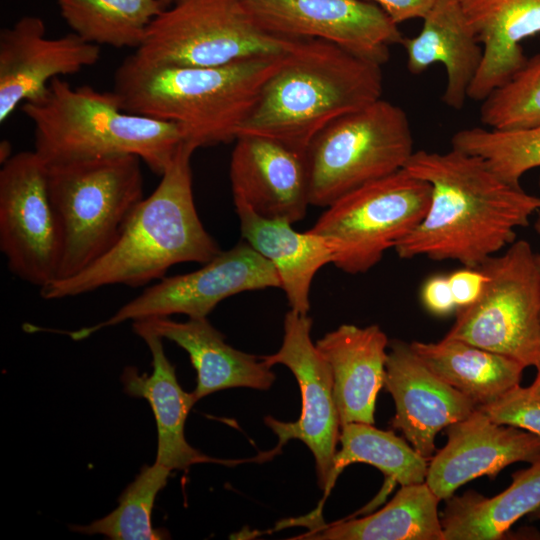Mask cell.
I'll return each instance as SVG.
<instances>
[{
	"mask_svg": "<svg viewBox=\"0 0 540 540\" xmlns=\"http://www.w3.org/2000/svg\"><path fill=\"white\" fill-rule=\"evenodd\" d=\"M431 188L422 221L395 246L400 258L454 260L479 267L516 240L540 197L501 179L480 156L418 150L404 166Z\"/></svg>",
	"mask_w": 540,
	"mask_h": 540,
	"instance_id": "cell-1",
	"label": "cell"
},
{
	"mask_svg": "<svg viewBox=\"0 0 540 540\" xmlns=\"http://www.w3.org/2000/svg\"><path fill=\"white\" fill-rule=\"evenodd\" d=\"M286 52L210 67L152 66L132 54L116 69L112 92L125 112L174 123L197 148L228 143Z\"/></svg>",
	"mask_w": 540,
	"mask_h": 540,
	"instance_id": "cell-2",
	"label": "cell"
},
{
	"mask_svg": "<svg viewBox=\"0 0 540 540\" xmlns=\"http://www.w3.org/2000/svg\"><path fill=\"white\" fill-rule=\"evenodd\" d=\"M183 141L154 191L144 197L120 236L79 273L40 289L46 300L79 296L104 286H144L181 263L204 264L221 250L204 228L194 203L191 157Z\"/></svg>",
	"mask_w": 540,
	"mask_h": 540,
	"instance_id": "cell-3",
	"label": "cell"
},
{
	"mask_svg": "<svg viewBox=\"0 0 540 540\" xmlns=\"http://www.w3.org/2000/svg\"><path fill=\"white\" fill-rule=\"evenodd\" d=\"M381 68L334 43L294 38L238 136L271 138L305 153L331 122L382 98Z\"/></svg>",
	"mask_w": 540,
	"mask_h": 540,
	"instance_id": "cell-4",
	"label": "cell"
},
{
	"mask_svg": "<svg viewBox=\"0 0 540 540\" xmlns=\"http://www.w3.org/2000/svg\"><path fill=\"white\" fill-rule=\"evenodd\" d=\"M22 110L34 126V151L47 166L130 154L161 176L185 141L174 123L125 112L113 92L73 88L59 77Z\"/></svg>",
	"mask_w": 540,
	"mask_h": 540,
	"instance_id": "cell-5",
	"label": "cell"
},
{
	"mask_svg": "<svg viewBox=\"0 0 540 540\" xmlns=\"http://www.w3.org/2000/svg\"><path fill=\"white\" fill-rule=\"evenodd\" d=\"M141 161L125 154L47 166L61 239L56 280L79 273L116 242L144 198Z\"/></svg>",
	"mask_w": 540,
	"mask_h": 540,
	"instance_id": "cell-6",
	"label": "cell"
},
{
	"mask_svg": "<svg viewBox=\"0 0 540 540\" xmlns=\"http://www.w3.org/2000/svg\"><path fill=\"white\" fill-rule=\"evenodd\" d=\"M415 152L409 118L385 99L341 116L306 151L310 205L328 207L355 189L404 168Z\"/></svg>",
	"mask_w": 540,
	"mask_h": 540,
	"instance_id": "cell-7",
	"label": "cell"
},
{
	"mask_svg": "<svg viewBox=\"0 0 540 540\" xmlns=\"http://www.w3.org/2000/svg\"><path fill=\"white\" fill-rule=\"evenodd\" d=\"M293 39L262 30L242 0H173L133 55L152 66L210 67L285 53Z\"/></svg>",
	"mask_w": 540,
	"mask_h": 540,
	"instance_id": "cell-8",
	"label": "cell"
},
{
	"mask_svg": "<svg viewBox=\"0 0 540 540\" xmlns=\"http://www.w3.org/2000/svg\"><path fill=\"white\" fill-rule=\"evenodd\" d=\"M430 196V185L403 168L344 195L309 230L327 241L337 268L365 273L422 221Z\"/></svg>",
	"mask_w": 540,
	"mask_h": 540,
	"instance_id": "cell-9",
	"label": "cell"
},
{
	"mask_svg": "<svg viewBox=\"0 0 540 540\" xmlns=\"http://www.w3.org/2000/svg\"><path fill=\"white\" fill-rule=\"evenodd\" d=\"M485 289L472 305L457 310L444 336L499 353L525 368L540 361V272L526 240H515L481 266Z\"/></svg>",
	"mask_w": 540,
	"mask_h": 540,
	"instance_id": "cell-10",
	"label": "cell"
},
{
	"mask_svg": "<svg viewBox=\"0 0 540 540\" xmlns=\"http://www.w3.org/2000/svg\"><path fill=\"white\" fill-rule=\"evenodd\" d=\"M281 288L274 266L243 241L220 251L202 267L181 275L163 277L109 318L67 334L76 341L126 321L184 314L206 318L224 299L246 291Z\"/></svg>",
	"mask_w": 540,
	"mask_h": 540,
	"instance_id": "cell-11",
	"label": "cell"
},
{
	"mask_svg": "<svg viewBox=\"0 0 540 540\" xmlns=\"http://www.w3.org/2000/svg\"><path fill=\"white\" fill-rule=\"evenodd\" d=\"M47 165L33 151L0 170V249L9 270L42 289L57 278L61 239L47 184Z\"/></svg>",
	"mask_w": 540,
	"mask_h": 540,
	"instance_id": "cell-12",
	"label": "cell"
},
{
	"mask_svg": "<svg viewBox=\"0 0 540 540\" xmlns=\"http://www.w3.org/2000/svg\"><path fill=\"white\" fill-rule=\"evenodd\" d=\"M312 319L307 314L290 310L284 318V336L280 349L261 359L270 367L282 364L294 374L302 396L298 420L281 422L271 416L266 425L278 436L282 445L298 439L311 450L319 487L324 499L331 484L336 445L340 436V420L334 398L333 377L329 364L311 339Z\"/></svg>",
	"mask_w": 540,
	"mask_h": 540,
	"instance_id": "cell-13",
	"label": "cell"
},
{
	"mask_svg": "<svg viewBox=\"0 0 540 540\" xmlns=\"http://www.w3.org/2000/svg\"><path fill=\"white\" fill-rule=\"evenodd\" d=\"M253 21L283 38L334 43L365 60L383 65L390 47L404 37L378 5L365 0H242Z\"/></svg>",
	"mask_w": 540,
	"mask_h": 540,
	"instance_id": "cell-14",
	"label": "cell"
},
{
	"mask_svg": "<svg viewBox=\"0 0 540 540\" xmlns=\"http://www.w3.org/2000/svg\"><path fill=\"white\" fill-rule=\"evenodd\" d=\"M100 47L72 32L58 38L46 36L44 21L24 16L0 33V122L22 101L42 98L49 82L95 64Z\"/></svg>",
	"mask_w": 540,
	"mask_h": 540,
	"instance_id": "cell-15",
	"label": "cell"
},
{
	"mask_svg": "<svg viewBox=\"0 0 540 540\" xmlns=\"http://www.w3.org/2000/svg\"><path fill=\"white\" fill-rule=\"evenodd\" d=\"M445 430L447 443L429 460L426 476L441 500L478 477L494 479L513 463H531L540 457V436L498 424L479 408Z\"/></svg>",
	"mask_w": 540,
	"mask_h": 540,
	"instance_id": "cell-16",
	"label": "cell"
},
{
	"mask_svg": "<svg viewBox=\"0 0 540 540\" xmlns=\"http://www.w3.org/2000/svg\"><path fill=\"white\" fill-rule=\"evenodd\" d=\"M384 386L395 403L393 428L430 460L438 432L468 417L477 406L437 376L413 351L410 343H389Z\"/></svg>",
	"mask_w": 540,
	"mask_h": 540,
	"instance_id": "cell-17",
	"label": "cell"
},
{
	"mask_svg": "<svg viewBox=\"0 0 540 540\" xmlns=\"http://www.w3.org/2000/svg\"><path fill=\"white\" fill-rule=\"evenodd\" d=\"M229 178L233 199L262 217L294 224L306 215L310 201L304 152L267 137L238 136Z\"/></svg>",
	"mask_w": 540,
	"mask_h": 540,
	"instance_id": "cell-18",
	"label": "cell"
},
{
	"mask_svg": "<svg viewBox=\"0 0 540 540\" xmlns=\"http://www.w3.org/2000/svg\"><path fill=\"white\" fill-rule=\"evenodd\" d=\"M132 327L151 352L153 370L146 375L139 374L135 367H126L121 380L127 394L146 399L153 411L158 433L155 462L171 471L200 463H237L211 458L186 441L185 421L198 399L179 385L175 368L165 354L163 338L140 321H134Z\"/></svg>",
	"mask_w": 540,
	"mask_h": 540,
	"instance_id": "cell-19",
	"label": "cell"
},
{
	"mask_svg": "<svg viewBox=\"0 0 540 540\" xmlns=\"http://www.w3.org/2000/svg\"><path fill=\"white\" fill-rule=\"evenodd\" d=\"M331 369L340 425L375 423L389 341L378 325L343 324L316 343Z\"/></svg>",
	"mask_w": 540,
	"mask_h": 540,
	"instance_id": "cell-20",
	"label": "cell"
},
{
	"mask_svg": "<svg viewBox=\"0 0 540 540\" xmlns=\"http://www.w3.org/2000/svg\"><path fill=\"white\" fill-rule=\"evenodd\" d=\"M483 48L468 98L482 102L527 62L522 41L540 33V0H458Z\"/></svg>",
	"mask_w": 540,
	"mask_h": 540,
	"instance_id": "cell-21",
	"label": "cell"
},
{
	"mask_svg": "<svg viewBox=\"0 0 540 540\" xmlns=\"http://www.w3.org/2000/svg\"><path fill=\"white\" fill-rule=\"evenodd\" d=\"M407 69L420 74L435 63L446 71L442 101L460 110L483 59V48L458 0H438L423 18L420 32L403 39Z\"/></svg>",
	"mask_w": 540,
	"mask_h": 540,
	"instance_id": "cell-22",
	"label": "cell"
},
{
	"mask_svg": "<svg viewBox=\"0 0 540 540\" xmlns=\"http://www.w3.org/2000/svg\"><path fill=\"white\" fill-rule=\"evenodd\" d=\"M138 321L188 353L197 372L193 393L198 400L233 387L268 390L275 381L270 366L227 344L224 335L207 318L177 322L169 317H154Z\"/></svg>",
	"mask_w": 540,
	"mask_h": 540,
	"instance_id": "cell-23",
	"label": "cell"
},
{
	"mask_svg": "<svg viewBox=\"0 0 540 540\" xmlns=\"http://www.w3.org/2000/svg\"><path fill=\"white\" fill-rule=\"evenodd\" d=\"M234 205L244 241L274 266L291 309L307 314L316 273L334 261L327 241L310 230L296 231L286 220L262 217L242 201Z\"/></svg>",
	"mask_w": 540,
	"mask_h": 540,
	"instance_id": "cell-24",
	"label": "cell"
},
{
	"mask_svg": "<svg viewBox=\"0 0 540 540\" xmlns=\"http://www.w3.org/2000/svg\"><path fill=\"white\" fill-rule=\"evenodd\" d=\"M441 499L425 482L401 486L382 509L362 518L325 524L306 522L302 540H445L438 505Z\"/></svg>",
	"mask_w": 540,
	"mask_h": 540,
	"instance_id": "cell-25",
	"label": "cell"
},
{
	"mask_svg": "<svg viewBox=\"0 0 540 540\" xmlns=\"http://www.w3.org/2000/svg\"><path fill=\"white\" fill-rule=\"evenodd\" d=\"M503 492L452 495L440 514L445 540H499L521 517L540 506V457L511 475Z\"/></svg>",
	"mask_w": 540,
	"mask_h": 540,
	"instance_id": "cell-26",
	"label": "cell"
},
{
	"mask_svg": "<svg viewBox=\"0 0 540 540\" xmlns=\"http://www.w3.org/2000/svg\"><path fill=\"white\" fill-rule=\"evenodd\" d=\"M443 381L475 405L489 404L520 385L525 367L514 359L457 339L410 343Z\"/></svg>",
	"mask_w": 540,
	"mask_h": 540,
	"instance_id": "cell-27",
	"label": "cell"
},
{
	"mask_svg": "<svg viewBox=\"0 0 540 540\" xmlns=\"http://www.w3.org/2000/svg\"><path fill=\"white\" fill-rule=\"evenodd\" d=\"M331 484L345 467L365 463L378 468L387 478L384 488L426 481L429 460L421 456L407 441L392 431L380 430L373 424L348 423L341 426Z\"/></svg>",
	"mask_w": 540,
	"mask_h": 540,
	"instance_id": "cell-28",
	"label": "cell"
},
{
	"mask_svg": "<svg viewBox=\"0 0 540 540\" xmlns=\"http://www.w3.org/2000/svg\"><path fill=\"white\" fill-rule=\"evenodd\" d=\"M72 31L96 45L138 48L164 9L160 0H57Z\"/></svg>",
	"mask_w": 540,
	"mask_h": 540,
	"instance_id": "cell-29",
	"label": "cell"
},
{
	"mask_svg": "<svg viewBox=\"0 0 540 540\" xmlns=\"http://www.w3.org/2000/svg\"><path fill=\"white\" fill-rule=\"evenodd\" d=\"M171 470L154 463L144 465L135 479L123 490L118 506L105 517L88 525L71 526L85 535H103L112 540L169 539L163 528L154 529L151 514L157 494L167 484Z\"/></svg>",
	"mask_w": 540,
	"mask_h": 540,
	"instance_id": "cell-30",
	"label": "cell"
},
{
	"mask_svg": "<svg viewBox=\"0 0 540 540\" xmlns=\"http://www.w3.org/2000/svg\"><path fill=\"white\" fill-rule=\"evenodd\" d=\"M451 145L482 157L501 179L517 187L526 172L540 167V124L512 130L466 128L454 133Z\"/></svg>",
	"mask_w": 540,
	"mask_h": 540,
	"instance_id": "cell-31",
	"label": "cell"
},
{
	"mask_svg": "<svg viewBox=\"0 0 540 540\" xmlns=\"http://www.w3.org/2000/svg\"><path fill=\"white\" fill-rule=\"evenodd\" d=\"M480 120L499 130L521 129L540 124V54L504 85L482 101Z\"/></svg>",
	"mask_w": 540,
	"mask_h": 540,
	"instance_id": "cell-32",
	"label": "cell"
},
{
	"mask_svg": "<svg viewBox=\"0 0 540 540\" xmlns=\"http://www.w3.org/2000/svg\"><path fill=\"white\" fill-rule=\"evenodd\" d=\"M477 408L498 424L540 436V398L533 395L528 387L517 385L495 401Z\"/></svg>",
	"mask_w": 540,
	"mask_h": 540,
	"instance_id": "cell-33",
	"label": "cell"
},
{
	"mask_svg": "<svg viewBox=\"0 0 540 540\" xmlns=\"http://www.w3.org/2000/svg\"><path fill=\"white\" fill-rule=\"evenodd\" d=\"M448 280L458 310L472 305L480 298L488 276L480 266H463L448 275Z\"/></svg>",
	"mask_w": 540,
	"mask_h": 540,
	"instance_id": "cell-34",
	"label": "cell"
},
{
	"mask_svg": "<svg viewBox=\"0 0 540 540\" xmlns=\"http://www.w3.org/2000/svg\"><path fill=\"white\" fill-rule=\"evenodd\" d=\"M424 307L432 314L445 316L457 310L448 276L435 275L425 281L421 290Z\"/></svg>",
	"mask_w": 540,
	"mask_h": 540,
	"instance_id": "cell-35",
	"label": "cell"
},
{
	"mask_svg": "<svg viewBox=\"0 0 540 540\" xmlns=\"http://www.w3.org/2000/svg\"><path fill=\"white\" fill-rule=\"evenodd\" d=\"M378 5L396 23L423 19L438 0H365Z\"/></svg>",
	"mask_w": 540,
	"mask_h": 540,
	"instance_id": "cell-36",
	"label": "cell"
},
{
	"mask_svg": "<svg viewBox=\"0 0 540 540\" xmlns=\"http://www.w3.org/2000/svg\"><path fill=\"white\" fill-rule=\"evenodd\" d=\"M535 367L537 369V374H536L535 380L528 387V389L533 395L540 398V361L537 363Z\"/></svg>",
	"mask_w": 540,
	"mask_h": 540,
	"instance_id": "cell-37",
	"label": "cell"
},
{
	"mask_svg": "<svg viewBox=\"0 0 540 540\" xmlns=\"http://www.w3.org/2000/svg\"><path fill=\"white\" fill-rule=\"evenodd\" d=\"M11 154V145L8 141H2L0 146V161L1 164L5 163L10 157Z\"/></svg>",
	"mask_w": 540,
	"mask_h": 540,
	"instance_id": "cell-38",
	"label": "cell"
},
{
	"mask_svg": "<svg viewBox=\"0 0 540 540\" xmlns=\"http://www.w3.org/2000/svg\"><path fill=\"white\" fill-rule=\"evenodd\" d=\"M530 520H540V506L528 514Z\"/></svg>",
	"mask_w": 540,
	"mask_h": 540,
	"instance_id": "cell-39",
	"label": "cell"
},
{
	"mask_svg": "<svg viewBox=\"0 0 540 540\" xmlns=\"http://www.w3.org/2000/svg\"><path fill=\"white\" fill-rule=\"evenodd\" d=\"M539 188H540V178H539ZM535 231L540 235V210L537 212V218L534 223Z\"/></svg>",
	"mask_w": 540,
	"mask_h": 540,
	"instance_id": "cell-40",
	"label": "cell"
},
{
	"mask_svg": "<svg viewBox=\"0 0 540 540\" xmlns=\"http://www.w3.org/2000/svg\"><path fill=\"white\" fill-rule=\"evenodd\" d=\"M160 2L164 6V8H166L167 6H169L173 2V0H160Z\"/></svg>",
	"mask_w": 540,
	"mask_h": 540,
	"instance_id": "cell-41",
	"label": "cell"
},
{
	"mask_svg": "<svg viewBox=\"0 0 540 540\" xmlns=\"http://www.w3.org/2000/svg\"><path fill=\"white\" fill-rule=\"evenodd\" d=\"M537 264L540 272V253L536 254Z\"/></svg>",
	"mask_w": 540,
	"mask_h": 540,
	"instance_id": "cell-42",
	"label": "cell"
}]
</instances>
